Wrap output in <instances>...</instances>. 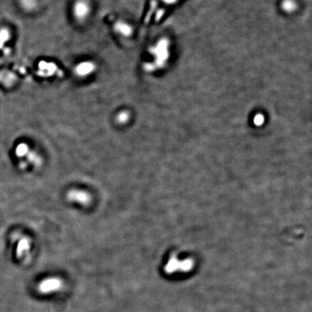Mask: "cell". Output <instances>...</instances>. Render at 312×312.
Listing matches in <instances>:
<instances>
[{
    "label": "cell",
    "instance_id": "5",
    "mask_svg": "<svg viewBox=\"0 0 312 312\" xmlns=\"http://www.w3.org/2000/svg\"><path fill=\"white\" fill-rule=\"evenodd\" d=\"M130 119V114L127 111H122V112H120L118 114L117 117H116V119H117L118 122L120 124H124L127 122Z\"/></svg>",
    "mask_w": 312,
    "mask_h": 312
},
{
    "label": "cell",
    "instance_id": "2",
    "mask_svg": "<svg viewBox=\"0 0 312 312\" xmlns=\"http://www.w3.org/2000/svg\"><path fill=\"white\" fill-rule=\"evenodd\" d=\"M89 6L85 1L78 2L75 7V14L79 19H83L89 13Z\"/></svg>",
    "mask_w": 312,
    "mask_h": 312
},
{
    "label": "cell",
    "instance_id": "6",
    "mask_svg": "<svg viewBox=\"0 0 312 312\" xmlns=\"http://www.w3.org/2000/svg\"><path fill=\"white\" fill-rule=\"evenodd\" d=\"M9 38V33L8 30H2L0 33V48L2 46V45L4 42L6 41Z\"/></svg>",
    "mask_w": 312,
    "mask_h": 312
},
{
    "label": "cell",
    "instance_id": "4",
    "mask_svg": "<svg viewBox=\"0 0 312 312\" xmlns=\"http://www.w3.org/2000/svg\"><path fill=\"white\" fill-rule=\"evenodd\" d=\"M116 29L121 33H122V34H124L125 35H130L131 32H132V30L129 27V25H126L124 23H118L116 25Z\"/></svg>",
    "mask_w": 312,
    "mask_h": 312
},
{
    "label": "cell",
    "instance_id": "3",
    "mask_svg": "<svg viewBox=\"0 0 312 312\" xmlns=\"http://www.w3.org/2000/svg\"><path fill=\"white\" fill-rule=\"evenodd\" d=\"M95 68L94 64L91 62H83L77 66L76 71L80 75L84 76L85 75L93 72Z\"/></svg>",
    "mask_w": 312,
    "mask_h": 312
},
{
    "label": "cell",
    "instance_id": "1",
    "mask_svg": "<svg viewBox=\"0 0 312 312\" xmlns=\"http://www.w3.org/2000/svg\"><path fill=\"white\" fill-rule=\"evenodd\" d=\"M66 198L70 202H74L76 203L87 205L90 202L91 197L89 193L84 190L74 189H71L66 194Z\"/></svg>",
    "mask_w": 312,
    "mask_h": 312
},
{
    "label": "cell",
    "instance_id": "7",
    "mask_svg": "<svg viewBox=\"0 0 312 312\" xmlns=\"http://www.w3.org/2000/svg\"><path fill=\"white\" fill-rule=\"evenodd\" d=\"M166 1H167V2L168 1H173V0H166Z\"/></svg>",
    "mask_w": 312,
    "mask_h": 312
}]
</instances>
